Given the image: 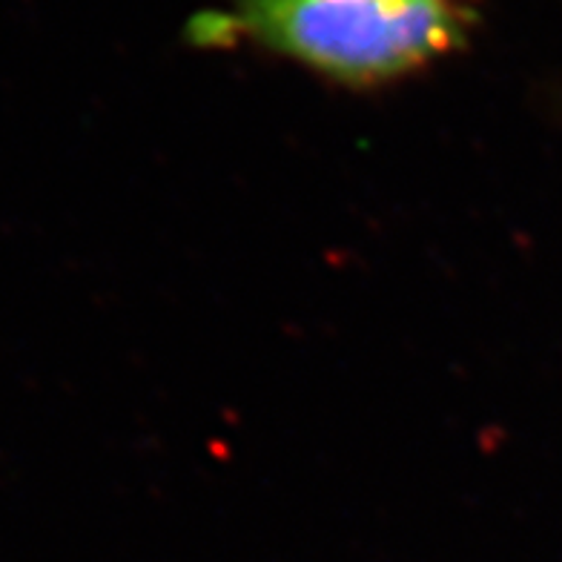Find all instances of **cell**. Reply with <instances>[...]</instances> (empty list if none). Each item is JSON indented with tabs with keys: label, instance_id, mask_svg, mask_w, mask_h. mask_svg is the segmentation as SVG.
Wrapping results in <instances>:
<instances>
[{
	"label": "cell",
	"instance_id": "cell-1",
	"mask_svg": "<svg viewBox=\"0 0 562 562\" xmlns=\"http://www.w3.org/2000/svg\"><path fill=\"white\" fill-rule=\"evenodd\" d=\"M201 41L247 35L339 81L396 78L465 41L451 0H233L193 23Z\"/></svg>",
	"mask_w": 562,
	"mask_h": 562
}]
</instances>
